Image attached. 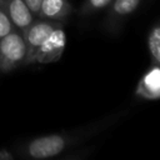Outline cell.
<instances>
[{
    "mask_svg": "<svg viewBox=\"0 0 160 160\" xmlns=\"http://www.w3.org/2000/svg\"><path fill=\"white\" fill-rule=\"evenodd\" d=\"M120 115L114 114L109 118L102 119L101 121L94 122L84 129H78L75 131L69 132H55L48 134L42 136L34 138L26 142H24L19 148V156L26 159H50L60 155L70 146L78 144L79 141L94 135L99 130H104L109 125H111Z\"/></svg>",
    "mask_w": 160,
    "mask_h": 160,
    "instance_id": "6da1fadb",
    "label": "cell"
},
{
    "mask_svg": "<svg viewBox=\"0 0 160 160\" xmlns=\"http://www.w3.org/2000/svg\"><path fill=\"white\" fill-rule=\"evenodd\" d=\"M28 46L22 32L14 29L0 39V72H10L26 65Z\"/></svg>",
    "mask_w": 160,
    "mask_h": 160,
    "instance_id": "7a4b0ae2",
    "label": "cell"
},
{
    "mask_svg": "<svg viewBox=\"0 0 160 160\" xmlns=\"http://www.w3.org/2000/svg\"><path fill=\"white\" fill-rule=\"evenodd\" d=\"M65 46H66V34L61 25L58 26L55 30H52V32L41 42V45L34 52L30 64H35V62L50 64L58 61L62 56L65 51Z\"/></svg>",
    "mask_w": 160,
    "mask_h": 160,
    "instance_id": "3957f363",
    "label": "cell"
},
{
    "mask_svg": "<svg viewBox=\"0 0 160 160\" xmlns=\"http://www.w3.org/2000/svg\"><path fill=\"white\" fill-rule=\"evenodd\" d=\"M142 0H112L108 6L104 28L110 34H116L122 28L125 20L138 10Z\"/></svg>",
    "mask_w": 160,
    "mask_h": 160,
    "instance_id": "277c9868",
    "label": "cell"
},
{
    "mask_svg": "<svg viewBox=\"0 0 160 160\" xmlns=\"http://www.w3.org/2000/svg\"><path fill=\"white\" fill-rule=\"evenodd\" d=\"M64 25V22L60 21H51L45 19H35L31 25L24 31V39L28 46V58H26V65L30 64V60L36 51V49L41 45V42L55 30L58 26Z\"/></svg>",
    "mask_w": 160,
    "mask_h": 160,
    "instance_id": "5b68a950",
    "label": "cell"
},
{
    "mask_svg": "<svg viewBox=\"0 0 160 160\" xmlns=\"http://www.w3.org/2000/svg\"><path fill=\"white\" fill-rule=\"evenodd\" d=\"M136 96L145 100H159L160 99V65L152 62L150 68L139 80L136 89Z\"/></svg>",
    "mask_w": 160,
    "mask_h": 160,
    "instance_id": "8992f818",
    "label": "cell"
},
{
    "mask_svg": "<svg viewBox=\"0 0 160 160\" xmlns=\"http://www.w3.org/2000/svg\"><path fill=\"white\" fill-rule=\"evenodd\" d=\"M5 9L15 29L22 34L35 20V15L30 11L24 0H8Z\"/></svg>",
    "mask_w": 160,
    "mask_h": 160,
    "instance_id": "52a82bcc",
    "label": "cell"
},
{
    "mask_svg": "<svg viewBox=\"0 0 160 160\" xmlns=\"http://www.w3.org/2000/svg\"><path fill=\"white\" fill-rule=\"evenodd\" d=\"M71 11L72 6L69 0H42L38 18L64 22Z\"/></svg>",
    "mask_w": 160,
    "mask_h": 160,
    "instance_id": "ba28073f",
    "label": "cell"
},
{
    "mask_svg": "<svg viewBox=\"0 0 160 160\" xmlns=\"http://www.w3.org/2000/svg\"><path fill=\"white\" fill-rule=\"evenodd\" d=\"M148 48L152 62L160 65V21H158L149 31L148 35Z\"/></svg>",
    "mask_w": 160,
    "mask_h": 160,
    "instance_id": "9c48e42d",
    "label": "cell"
},
{
    "mask_svg": "<svg viewBox=\"0 0 160 160\" xmlns=\"http://www.w3.org/2000/svg\"><path fill=\"white\" fill-rule=\"evenodd\" d=\"M112 0H84L78 10L79 15L81 18L90 16L95 12L101 11L102 9H106Z\"/></svg>",
    "mask_w": 160,
    "mask_h": 160,
    "instance_id": "30bf717a",
    "label": "cell"
},
{
    "mask_svg": "<svg viewBox=\"0 0 160 160\" xmlns=\"http://www.w3.org/2000/svg\"><path fill=\"white\" fill-rule=\"evenodd\" d=\"M14 29H15V26L12 25L5 6L0 4V39L2 36L8 35L9 32H11Z\"/></svg>",
    "mask_w": 160,
    "mask_h": 160,
    "instance_id": "8fae6325",
    "label": "cell"
},
{
    "mask_svg": "<svg viewBox=\"0 0 160 160\" xmlns=\"http://www.w3.org/2000/svg\"><path fill=\"white\" fill-rule=\"evenodd\" d=\"M24 1L26 2V5H28V8L30 9V11H31L35 16H38L42 0H24Z\"/></svg>",
    "mask_w": 160,
    "mask_h": 160,
    "instance_id": "7c38bea8",
    "label": "cell"
},
{
    "mask_svg": "<svg viewBox=\"0 0 160 160\" xmlns=\"http://www.w3.org/2000/svg\"><path fill=\"white\" fill-rule=\"evenodd\" d=\"M14 159V154H11L9 150L1 149L0 150V160H12Z\"/></svg>",
    "mask_w": 160,
    "mask_h": 160,
    "instance_id": "4fadbf2b",
    "label": "cell"
},
{
    "mask_svg": "<svg viewBox=\"0 0 160 160\" xmlns=\"http://www.w3.org/2000/svg\"><path fill=\"white\" fill-rule=\"evenodd\" d=\"M6 1H8V0H0V4L5 6V4H6Z\"/></svg>",
    "mask_w": 160,
    "mask_h": 160,
    "instance_id": "5bb4252c",
    "label": "cell"
}]
</instances>
